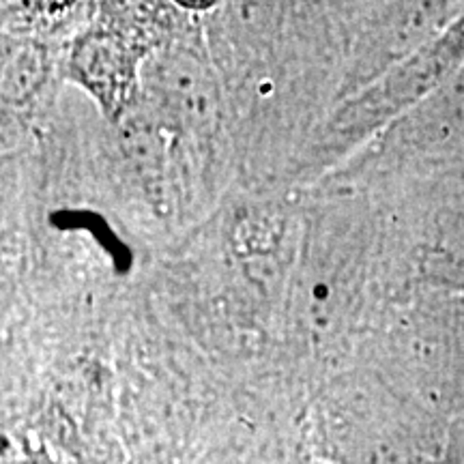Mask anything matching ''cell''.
I'll return each mask as SVG.
<instances>
[{"instance_id": "cell-1", "label": "cell", "mask_w": 464, "mask_h": 464, "mask_svg": "<svg viewBox=\"0 0 464 464\" xmlns=\"http://www.w3.org/2000/svg\"><path fill=\"white\" fill-rule=\"evenodd\" d=\"M39 464H50V462H48V458H45V460H39Z\"/></svg>"}]
</instances>
